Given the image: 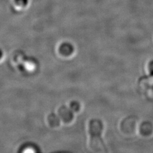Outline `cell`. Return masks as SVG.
<instances>
[{"instance_id":"obj_1","label":"cell","mask_w":153,"mask_h":153,"mask_svg":"<svg viewBox=\"0 0 153 153\" xmlns=\"http://www.w3.org/2000/svg\"><path fill=\"white\" fill-rule=\"evenodd\" d=\"M103 131V124L98 119H92L88 124V131L90 136L89 146L90 149L96 153L107 152V149L101 138Z\"/></svg>"},{"instance_id":"obj_2","label":"cell","mask_w":153,"mask_h":153,"mask_svg":"<svg viewBox=\"0 0 153 153\" xmlns=\"http://www.w3.org/2000/svg\"><path fill=\"white\" fill-rule=\"evenodd\" d=\"M57 113L61 121L66 124H71L74 119V112L66 105L61 106L58 109Z\"/></svg>"},{"instance_id":"obj_3","label":"cell","mask_w":153,"mask_h":153,"mask_svg":"<svg viewBox=\"0 0 153 153\" xmlns=\"http://www.w3.org/2000/svg\"><path fill=\"white\" fill-rule=\"evenodd\" d=\"M74 50L75 48L73 44L68 42L62 43L59 48V51L61 55L65 57L71 56L74 53Z\"/></svg>"},{"instance_id":"obj_4","label":"cell","mask_w":153,"mask_h":153,"mask_svg":"<svg viewBox=\"0 0 153 153\" xmlns=\"http://www.w3.org/2000/svg\"><path fill=\"white\" fill-rule=\"evenodd\" d=\"M49 126L52 128H57L60 126L61 120L58 115L54 113L50 114L47 117Z\"/></svg>"},{"instance_id":"obj_5","label":"cell","mask_w":153,"mask_h":153,"mask_svg":"<svg viewBox=\"0 0 153 153\" xmlns=\"http://www.w3.org/2000/svg\"><path fill=\"white\" fill-rule=\"evenodd\" d=\"M81 104L78 101H72L70 103L69 108L71 109V111L74 113H77L79 112L81 110Z\"/></svg>"},{"instance_id":"obj_6","label":"cell","mask_w":153,"mask_h":153,"mask_svg":"<svg viewBox=\"0 0 153 153\" xmlns=\"http://www.w3.org/2000/svg\"><path fill=\"white\" fill-rule=\"evenodd\" d=\"M16 6L20 7H26L29 4V0H14Z\"/></svg>"},{"instance_id":"obj_7","label":"cell","mask_w":153,"mask_h":153,"mask_svg":"<svg viewBox=\"0 0 153 153\" xmlns=\"http://www.w3.org/2000/svg\"><path fill=\"white\" fill-rule=\"evenodd\" d=\"M148 68H149V70L150 72L153 74V60L151 61L149 64Z\"/></svg>"},{"instance_id":"obj_8","label":"cell","mask_w":153,"mask_h":153,"mask_svg":"<svg viewBox=\"0 0 153 153\" xmlns=\"http://www.w3.org/2000/svg\"><path fill=\"white\" fill-rule=\"evenodd\" d=\"M23 153H35L33 150L32 149H25V150L24 151Z\"/></svg>"},{"instance_id":"obj_9","label":"cell","mask_w":153,"mask_h":153,"mask_svg":"<svg viewBox=\"0 0 153 153\" xmlns=\"http://www.w3.org/2000/svg\"><path fill=\"white\" fill-rule=\"evenodd\" d=\"M3 56H4V52H3L2 49L0 48V60L2 58Z\"/></svg>"}]
</instances>
